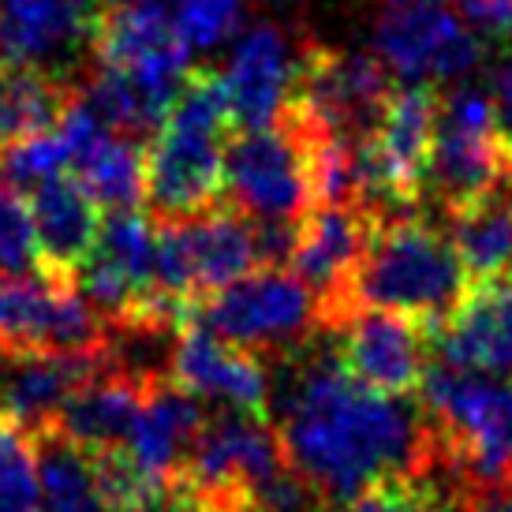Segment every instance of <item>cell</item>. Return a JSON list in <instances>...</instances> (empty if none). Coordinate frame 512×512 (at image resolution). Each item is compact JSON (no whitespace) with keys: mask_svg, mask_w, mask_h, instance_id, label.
Returning a JSON list of instances; mask_svg holds the SVG:
<instances>
[{"mask_svg":"<svg viewBox=\"0 0 512 512\" xmlns=\"http://www.w3.org/2000/svg\"><path fill=\"white\" fill-rule=\"evenodd\" d=\"M270 412L288 464L326 498L352 505L393 479L430 475L441 464L438 438L423 404L359 385L318 337L277 359Z\"/></svg>","mask_w":512,"mask_h":512,"instance_id":"cell-1","label":"cell"},{"mask_svg":"<svg viewBox=\"0 0 512 512\" xmlns=\"http://www.w3.org/2000/svg\"><path fill=\"white\" fill-rule=\"evenodd\" d=\"M232 135L225 75L191 68L161 131L146 146V206L154 221H187L221 202Z\"/></svg>","mask_w":512,"mask_h":512,"instance_id":"cell-2","label":"cell"},{"mask_svg":"<svg viewBox=\"0 0 512 512\" xmlns=\"http://www.w3.org/2000/svg\"><path fill=\"white\" fill-rule=\"evenodd\" d=\"M471 292V277L456 255L449 232L430 225L423 214H400L378 221L374 240L352 281V303L400 311L423 322H449Z\"/></svg>","mask_w":512,"mask_h":512,"instance_id":"cell-3","label":"cell"},{"mask_svg":"<svg viewBox=\"0 0 512 512\" xmlns=\"http://www.w3.org/2000/svg\"><path fill=\"white\" fill-rule=\"evenodd\" d=\"M419 397L438 438L441 464L464 490L512 479V389L498 378L434 359Z\"/></svg>","mask_w":512,"mask_h":512,"instance_id":"cell-4","label":"cell"},{"mask_svg":"<svg viewBox=\"0 0 512 512\" xmlns=\"http://www.w3.org/2000/svg\"><path fill=\"white\" fill-rule=\"evenodd\" d=\"M195 322L236 348L281 359L322 337V307L288 266H258L240 281L195 303Z\"/></svg>","mask_w":512,"mask_h":512,"instance_id":"cell-5","label":"cell"},{"mask_svg":"<svg viewBox=\"0 0 512 512\" xmlns=\"http://www.w3.org/2000/svg\"><path fill=\"white\" fill-rule=\"evenodd\" d=\"M512 169V131L501 124L490 90L460 86L441 98L438 131L427 165V191L449 217L486 195Z\"/></svg>","mask_w":512,"mask_h":512,"instance_id":"cell-6","label":"cell"},{"mask_svg":"<svg viewBox=\"0 0 512 512\" xmlns=\"http://www.w3.org/2000/svg\"><path fill=\"white\" fill-rule=\"evenodd\" d=\"M157 225V288L172 299L199 303L262 266L255 217L217 202L206 214Z\"/></svg>","mask_w":512,"mask_h":512,"instance_id":"cell-7","label":"cell"},{"mask_svg":"<svg viewBox=\"0 0 512 512\" xmlns=\"http://www.w3.org/2000/svg\"><path fill=\"white\" fill-rule=\"evenodd\" d=\"M105 348H113V326L79 285L45 273H0V359Z\"/></svg>","mask_w":512,"mask_h":512,"instance_id":"cell-8","label":"cell"},{"mask_svg":"<svg viewBox=\"0 0 512 512\" xmlns=\"http://www.w3.org/2000/svg\"><path fill=\"white\" fill-rule=\"evenodd\" d=\"M225 195L255 221H303L314 210L307 139L285 113L270 128L236 131L228 139Z\"/></svg>","mask_w":512,"mask_h":512,"instance_id":"cell-9","label":"cell"},{"mask_svg":"<svg viewBox=\"0 0 512 512\" xmlns=\"http://www.w3.org/2000/svg\"><path fill=\"white\" fill-rule=\"evenodd\" d=\"M393 98V72L374 53H344L303 38L299 75L288 109L329 135L363 143L378 128L385 105Z\"/></svg>","mask_w":512,"mask_h":512,"instance_id":"cell-10","label":"cell"},{"mask_svg":"<svg viewBox=\"0 0 512 512\" xmlns=\"http://www.w3.org/2000/svg\"><path fill=\"white\" fill-rule=\"evenodd\" d=\"M374 53L404 83L434 86L475 72L486 45L464 12L430 0H400L374 23Z\"/></svg>","mask_w":512,"mask_h":512,"instance_id":"cell-11","label":"cell"},{"mask_svg":"<svg viewBox=\"0 0 512 512\" xmlns=\"http://www.w3.org/2000/svg\"><path fill=\"white\" fill-rule=\"evenodd\" d=\"M374 228L378 217L363 206H314L299 225L288 270L318 296L326 333H337L356 314L352 281L374 240Z\"/></svg>","mask_w":512,"mask_h":512,"instance_id":"cell-12","label":"cell"},{"mask_svg":"<svg viewBox=\"0 0 512 512\" xmlns=\"http://www.w3.org/2000/svg\"><path fill=\"white\" fill-rule=\"evenodd\" d=\"M98 0H0V68H38L72 79L94 60Z\"/></svg>","mask_w":512,"mask_h":512,"instance_id":"cell-13","label":"cell"},{"mask_svg":"<svg viewBox=\"0 0 512 512\" xmlns=\"http://www.w3.org/2000/svg\"><path fill=\"white\" fill-rule=\"evenodd\" d=\"M329 337L337 344L341 367L359 385H367L374 393H389V397H412L415 389H423L430 367V333L423 322L400 311L359 307Z\"/></svg>","mask_w":512,"mask_h":512,"instance_id":"cell-14","label":"cell"},{"mask_svg":"<svg viewBox=\"0 0 512 512\" xmlns=\"http://www.w3.org/2000/svg\"><path fill=\"white\" fill-rule=\"evenodd\" d=\"M94 60L128 72L169 109L191 75V64H187L191 49L180 38L172 15L161 8V0L101 12L98 30H94Z\"/></svg>","mask_w":512,"mask_h":512,"instance_id":"cell-15","label":"cell"},{"mask_svg":"<svg viewBox=\"0 0 512 512\" xmlns=\"http://www.w3.org/2000/svg\"><path fill=\"white\" fill-rule=\"evenodd\" d=\"M68 146V172L90 191L101 210H139L146 202V143L116 135L86 105L83 90L60 120Z\"/></svg>","mask_w":512,"mask_h":512,"instance_id":"cell-16","label":"cell"},{"mask_svg":"<svg viewBox=\"0 0 512 512\" xmlns=\"http://www.w3.org/2000/svg\"><path fill=\"white\" fill-rule=\"evenodd\" d=\"M303 42H292L277 23H251L228 53L225 90L236 131L270 128L292 98Z\"/></svg>","mask_w":512,"mask_h":512,"instance_id":"cell-17","label":"cell"},{"mask_svg":"<svg viewBox=\"0 0 512 512\" xmlns=\"http://www.w3.org/2000/svg\"><path fill=\"white\" fill-rule=\"evenodd\" d=\"M258 359L262 356L228 344L214 329L191 318L180 329V341L172 352V382H180L199 400L270 415V370Z\"/></svg>","mask_w":512,"mask_h":512,"instance_id":"cell-18","label":"cell"},{"mask_svg":"<svg viewBox=\"0 0 512 512\" xmlns=\"http://www.w3.org/2000/svg\"><path fill=\"white\" fill-rule=\"evenodd\" d=\"M427 333L434 359L498 382L512 378V273L479 281L460 303V311Z\"/></svg>","mask_w":512,"mask_h":512,"instance_id":"cell-19","label":"cell"},{"mask_svg":"<svg viewBox=\"0 0 512 512\" xmlns=\"http://www.w3.org/2000/svg\"><path fill=\"white\" fill-rule=\"evenodd\" d=\"M30 221L38 236V255H42V273L64 285H75V273L94 251L101 228V206L90 199L75 176L60 172L30 191Z\"/></svg>","mask_w":512,"mask_h":512,"instance_id":"cell-20","label":"cell"},{"mask_svg":"<svg viewBox=\"0 0 512 512\" xmlns=\"http://www.w3.org/2000/svg\"><path fill=\"white\" fill-rule=\"evenodd\" d=\"M150 378H139L124 367L101 370L98 378L79 385L49 427L68 434L90 453H113L128 449L131 430L143 415V404L150 397Z\"/></svg>","mask_w":512,"mask_h":512,"instance_id":"cell-21","label":"cell"},{"mask_svg":"<svg viewBox=\"0 0 512 512\" xmlns=\"http://www.w3.org/2000/svg\"><path fill=\"white\" fill-rule=\"evenodd\" d=\"M206 423H210V415H206V408H202V400L195 393H187L184 385L172 382V378H157L150 385V397H146L143 415L131 430V441L124 453L150 479L176 486Z\"/></svg>","mask_w":512,"mask_h":512,"instance_id":"cell-22","label":"cell"},{"mask_svg":"<svg viewBox=\"0 0 512 512\" xmlns=\"http://www.w3.org/2000/svg\"><path fill=\"white\" fill-rule=\"evenodd\" d=\"M449 221V240L464 262L468 277L494 281L512 273V169L486 195L460 206Z\"/></svg>","mask_w":512,"mask_h":512,"instance_id":"cell-23","label":"cell"},{"mask_svg":"<svg viewBox=\"0 0 512 512\" xmlns=\"http://www.w3.org/2000/svg\"><path fill=\"white\" fill-rule=\"evenodd\" d=\"M38 449L42 505L38 512H116L109 490L101 483L98 456L57 427L30 430Z\"/></svg>","mask_w":512,"mask_h":512,"instance_id":"cell-24","label":"cell"},{"mask_svg":"<svg viewBox=\"0 0 512 512\" xmlns=\"http://www.w3.org/2000/svg\"><path fill=\"white\" fill-rule=\"evenodd\" d=\"M79 83L38 68H0V146L57 131Z\"/></svg>","mask_w":512,"mask_h":512,"instance_id":"cell-25","label":"cell"},{"mask_svg":"<svg viewBox=\"0 0 512 512\" xmlns=\"http://www.w3.org/2000/svg\"><path fill=\"white\" fill-rule=\"evenodd\" d=\"M42 479L34 434L0 412V512H38Z\"/></svg>","mask_w":512,"mask_h":512,"instance_id":"cell-26","label":"cell"},{"mask_svg":"<svg viewBox=\"0 0 512 512\" xmlns=\"http://www.w3.org/2000/svg\"><path fill=\"white\" fill-rule=\"evenodd\" d=\"M172 23L191 53H214L217 45L243 34L247 0H176Z\"/></svg>","mask_w":512,"mask_h":512,"instance_id":"cell-27","label":"cell"},{"mask_svg":"<svg viewBox=\"0 0 512 512\" xmlns=\"http://www.w3.org/2000/svg\"><path fill=\"white\" fill-rule=\"evenodd\" d=\"M60 172H68V146L60 139V131H45V135H30V139L0 146V180L15 187L19 195L23 191L30 195L34 187Z\"/></svg>","mask_w":512,"mask_h":512,"instance_id":"cell-28","label":"cell"},{"mask_svg":"<svg viewBox=\"0 0 512 512\" xmlns=\"http://www.w3.org/2000/svg\"><path fill=\"white\" fill-rule=\"evenodd\" d=\"M460 498H449L441 490V471L415 475V479H393L367 490L344 512H456Z\"/></svg>","mask_w":512,"mask_h":512,"instance_id":"cell-29","label":"cell"},{"mask_svg":"<svg viewBox=\"0 0 512 512\" xmlns=\"http://www.w3.org/2000/svg\"><path fill=\"white\" fill-rule=\"evenodd\" d=\"M0 273H12V277L42 273V255H38L30 206L4 180H0Z\"/></svg>","mask_w":512,"mask_h":512,"instance_id":"cell-30","label":"cell"},{"mask_svg":"<svg viewBox=\"0 0 512 512\" xmlns=\"http://www.w3.org/2000/svg\"><path fill=\"white\" fill-rule=\"evenodd\" d=\"M456 512H512V479L486 486H468Z\"/></svg>","mask_w":512,"mask_h":512,"instance_id":"cell-31","label":"cell"},{"mask_svg":"<svg viewBox=\"0 0 512 512\" xmlns=\"http://www.w3.org/2000/svg\"><path fill=\"white\" fill-rule=\"evenodd\" d=\"M105 12H113V8H139V4H154V0H98Z\"/></svg>","mask_w":512,"mask_h":512,"instance_id":"cell-32","label":"cell"},{"mask_svg":"<svg viewBox=\"0 0 512 512\" xmlns=\"http://www.w3.org/2000/svg\"><path fill=\"white\" fill-rule=\"evenodd\" d=\"M273 8H299V4H307V0H266Z\"/></svg>","mask_w":512,"mask_h":512,"instance_id":"cell-33","label":"cell"}]
</instances>
